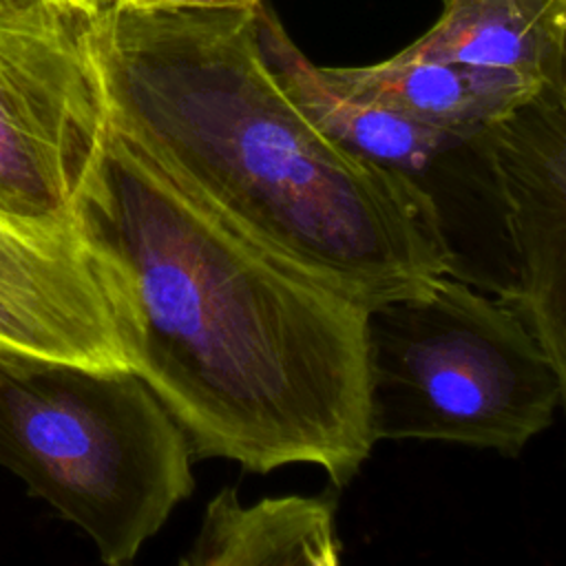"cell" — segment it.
<instances>
[{
	"label": "cell",
	"instance_id": "6",
	"mask_svg": "<svg viewBox=\"0 0 566 566\" xmlns=\"http://www.w3.org/2000/svg\"><path fill=\"white\" fill-rule=\"evenodd\" d=\"M504 226L506 303L562 385L566 416V57L517 111L484 133Z\"/></svg>",
	"mask_w": 566,
	"mask_h": 566
},
{
	"label": "cell",
	"instance_id": "4",
	"mask_svg": "<svg viewBox=\"0 0 566 566\" xmlns=\"http://www.w3.org/2000/svg\"><path fill=\"white\" fill-rule=\"evenodd\" d=\"M374 440L447 442L515 458L553 424L559 376L497 296L442 274L367 310Z\"/></svg>",
	"mask_w": 566,
	"mask_h": 566
},
{
	"label": "cell",
	"instance_id": "2",
	"mask_svg": "<svg viewBox=\"0 0 566 566\" xmlns=\"http://www.w3.org/2000/svg\"><path fill=\"white\" fill-rule=\"evenodd\" d=\"M256 11L104 4L84 40L111 128L259 243L367 307L453 256L433 199L323 133L263 57Z\"/></svg>",
	"mask_w": 566,
	"mask_h": 566
},
{
	"label": "cell",
	"instance_id": "5",
	"mask_svg": "<svg viewBox=\"0 0 566 566\" xmlns=\"http://www.w3.org/2000/svg\"><path fill=\"white\" fill-rule=\"evenodd\" d=\"M106 135L84 15L51 0H0V212L77 228Z\"/></svg>",
	"mask_w": 566,
	"mask_h": 566
},
{
	"label": "cell",
	"instance_id": "3",
	"mask_svg": "<svg viewBox=\"0 0 566 566\" xmlns=\"http://www.w3.org/2000/svg\"><path fill=\"white\" fill-rule=\"evenodd\" d=\"M192 458L133 369L0 360V464L84 531L104 564L133 562L190 497Z\"/></svg>",
	"mask_w": 566,
	"mask_h": 566
},
{
	"label": "cell",
	"instance_id": "12",
	"mask_svg": "<svg viewBox=\"0 0 566 566\" xmlns=\"http://www.w3.org/2000/svg\"><path fill=\"white\" fill-rule=\"evenodd\" d=\"M64 9H71L80 15H88V13H95L97 9H102L108 0H51Z\"/></svg>",
	"mask_w": 566,
	"mask_h": 566
},
{
	"label": "cell",
	"instance_id": "11",
	"mask_svg": "<svg viewBox=\"0 0 566 566\" xmlns=\"http://www.w3.org/2000/svg\"><path fill=\"white\" fill-rule=\"evenodd\" d=\"M108 2L130 7V9H142V11H175V9L256 11L263 0H108Z\"/></svg>",
	"mask_w": 566,
	"mask_h": 566
},
{
	"label": "cell",
	"instance_id": "10",
	"mask_svg": "<svg viewBox=\"0 0 566 566\" xmlns=\"http://www.w3.org/2000/svg\"><path fill=\"white\" fill-rule=\"evenodd\" d=\"M338 86L424 124L482 135L539 88L517 75L391 55L367 66H323Z\"/></svg>",
	"mask_w": 566,
	"mask_h": 566
},
{
	"label": "cell",
	"instance_id": "9",
	"mask_svg": "<svg viewBox=\"0 0 566 566\" xmlns=\"http://www.w3.org/2000/svg\"><path fill=\"white\" fill-rule=\"evenodd\" d=\"M398 55L502 71L542 88L566 57V0H447Z\"/></svg>",
	"mask_w": 566,
	"mask_h": 566
},
{
	"label": "cell",
	"instance_id": "7",
	"mask_svg": "<svg viewBox=\"0 0 566 566\" xmlns=\"http://www.w3.org/2000/svg\"><path fill=\"white\" fill-rule=\"evenodd\" d=\"M0 360L130 369L80 228L0 212Z\"/></svg>",
	"mask_w": 566,
	"mask_h": 566
},
{
	"label": "cell",
	"instance_id": "8",
	"mask_svg": "<svg viewBox=\"0 0 566 566\" xmlns=\"http://www.w3.org/2000/svg\"><path fill=\"white\" fill-rule=\"evenodd\" d=\"M343 542L336 533V497L279 495L243 504L232 486L221 489L201 517L184 566H336Z\"/></svg>",
	"mask_w": 566,
	"mask_h": 566
},
{
	"label": "cell",
	"instance_id": "1",
	"mask_svg": "<svg viewBox=\"0 0 566 566\" xmlns=\"http://www.w3.org/2000/svg\"><path fill=\"white\" fill-rule=\"evenodd\" d=\"M128 367L195 458L318 467L347 486L376 440L367 305L241 232L108 124L75 210Z\"/></svg>",
	"mask_w": 566,
	"mask_h": 566
}]
</instances>
